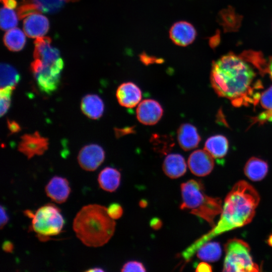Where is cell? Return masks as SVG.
<instances>
[{
	"instance_id": "cell-1",
	"label": "cell",
	"mask_w": 272,
	"mask_h": 272,
	"mask_svg": "<svg viewBox=\"0 0 272 272\" xmlns=\"http://www.w3.org/2000/svg\"><path fill=\"white\" fill-rule=\"evenodd\" d=\"M254 62L231 52L215 61L210 80L216 93L230 100L236 107L256 105L262 83L257 78L254 67L265 71L253 66Z\"/></svg>"
},
{
	"instance_id": "cell-41",
	"label": "cell",
	"mask_w": 272,
	"mask_h": 272,
	"mask_svg": "<svg viewBox=\"0 0 272 272\" xmlns=\"http://www.w3.org/2000/svg\"><path fill=\"white\" fill-rule=\"evenodd\" d=\"M3 6L15 9L17 7V2L16 0H1Z\"/></svg>"
},
{
	"instance_id": "cell-43",
	"label": "cell",
	"mask_w": 272,
	"mask_h": 272,
	"mask_svg": "<svg viewBox=\"0 0 272 272\" xmlns=\"http://www.w3.org/2000/svg\"><path fill=\"white\" fill-rule=\"evenodd\" d=\"M86 271H87V272H96V271L103 272V271H104V270L103 269H102V268H101V267H93V268H91L90 269H87V270H86Z\"/></svg>"
},
{
	"instance_id": "cell-2",
	"label": "cell",
	"mask_w": 272,
	"mask_h": 272,
	"mask_svg": "<svg viewBox=\"0 0 272 272\" xmlns=\"http://www.w3.org/2000/svg\"><path fill=\"white\" fill-rule=\"evenodd\" d=\"M259 201V195L251 185L244 180L238 181L225 198L217 225L185 249L182 252L184 257L189 259L202 245L210 240L251 222Z\"/></svg>"
},
{
	"instance_id": "cell-13",
	"label": "cell",
	"mask_w": 272,
	"mask_h": 272,
	"mask_svg": "<svg viewBox=\"0 0 272 272\" xmlns=\"http://www.w3.org/2000/svg\"><path fill=\"white\" fill-rule=\"evenodd\" d=\"M45 191L47 196L53 201L62 203L67 199L71 189L69 182L65 178L54 176L46 185Z\"/></svg>"
},
{
	"instance_id": "cell-5",
	"label": "cell",
	"mask_w": 272,
	"mask_h": 272,
	"mask_svg": "<svg viewBox=\"0 0 272 272\" xmlns=\"http://www.w3.org/2000/svg\"><path fill=\"white\" fill-rule=\"evenodd\" d=\"M24 214L31 219L30 229L36 233L38 239L43 242L52 239L51 237L60 234L65 224L60 210L53 203L45 204L35 212L25 210Z\"/></svg>"
},
{
	"instance_id": "cell-20",
	"label": "cell",
	"mask_w": 272,
	"mask_h": 272,
	"mask_svg": "<svg viewBox=\"0 0 272 272\" xmlns=\"http://www.w3.org/2000/svg\"><path fill=\"white\" fill-rule=\"evenodd\" d=\"M121 174L116 169L107 167L102 169L98 177V182L101 188L108 192H114L119 187Z\"/></svg>"
},
{
	"instance_id": "cell-25",
	"label": "cell",
	"mask_w": 272,
	"mask_h": 272,
	"mask_svg": "<svg viewBox=\"0 0 272 272\" xmlns=\"http://www.w3.org/2000/svg\"><path fill=\"white\" fill-rule=\"evenodd\" d=\"M20 80V76L12 65L1 64V88L7 86L16 87Z\"/></svg>"
},
{
	"instance_id": "cell-8",
	"label": "cell",
	"mask_w": 272,
	"mask_h": 272,
	"mask_svg": "<svg viewBox=\"0 0 272 272\" xmlns=\"http://www.w3.org/2000/svg\"><path fill=\"white\" fill-rule=\"evenodd\" d=\"M48 139L38 131L25 134L21 137L18 150L30 159L36 155H43L48 148Z\"/></svg>"
},
{
	"instance_id": "cell-36",
	"label": "cell",
	"mask_w": 272,
	"mask_h": 272,
	"mask_svg": "<svg viewBox=\"0 0 272 272\" xmlns=\"http://www.w3.org/2000/svg\"><path fill=\"white\" fill-rule=\"evenodd\" d=\"M134 131L133 127H126L123 128H115V133L117 138H119L126 134L133 133Z\"/></svg>"
},
{
	"instance_id": "cell-39",
	"label": "cell",
	"mask_w": 272,
	"mask_h": 272,
	"mask_svg": "<svg viewBox=\"0 0 272 272\" xmlns=\"http://www.w3.org/2000/svg\"><path fill=\"white\" fill-rule=\"evenodd\" d=\"M150 226L155 230L160 229L162 226V221L158 218H154L150 222Z\"/></svg>"
},
{
	"instance_id": "cell-6",
	"label": "cell",
	"mask_w": 272,
	"mask_h": 272,
	"mask_svg": "<svg viewBox=\"0 0 272 272\" xmlns=\"http://www.w3.org/2000/svg\"><path fill=\"white\" fill-rule=\"evenodd\" d=\"M225 257L223 271L255 272L258 265L254 262L249 245L244 241L234 238L225 245Z\"/></svg>"
},
{
	"instance_id": "cell-28",
	"label": "cell",
	"mask_w": 272,
	"mask_h": 272,
	"mask_svg": "<svg viewBox=\"0 0 272 272\" xmlns=\"http://www.w3.org/2000/svg\"><path fill=\"white\" fill-rule=\"evenodd\" d=\"M15 9L2 6L1 9V27L4 30L15 28L18 24V14Z\"/></svg>"
},
{
	"instance_id": "cell-27",
	"label": "cell",
	"mask_w": 272,
	"mask_h": 272,
	"mask_svg": "<svg viewBox=\"0 0 272 272\" xmlns=\"http://www.w3.org/2000/svg\"><path fill=\"white\" fill-rule=\"evenodd\" d=\"M150 142L154 150L161 154L169 152L174 146L173 139L168 135L153 134Z\"/></svg>"
},
{
	"instance_id": "cell-38",
	"label": "cell",
	"mask_w": 272,
	"mask_h": 272,
	"mask_svg": "<svg viewBox=\"0 0 272 272\" xmlns=\"http://www.w3.org/2000/svg\"><path fill=\"white\" fill-rule=\"evenodd\" d=\"M141 61L145 64L148 65L154 62H162L161 59L154 58L145 54H142L141 56Z\"/></svg>"
},
{
	"instance_id": "cell-33",
	"label": "cell",
	"mask_w": 272,
	"mask_h": 272,
	"mask_svg": "<svg viewBox=\"0 0 272 272\" xmlns=\"http://www.w3.org/2000/svg\"><path fill=\"white\" fill-rule=\"evenodd\" d=\"M108 214L109 216L114 220L120 218L123 214V210L118 203H112L107 208Z\"/></svg>"
},
{
	"instance_id": "cell-3",
	"label": "cell",
	"mask_w": 272,
	"mask_h": 272,
	"mask_svg": "<svg viewBox=\"0 0 272 272\" xmlns=\"http://www.w3.org/2000/svg\"><path fill=\"white\" fill-rule=\"evenodd\" d=\"M115 222L108 214L107 208L98 204L84 206L74 219L73 227L77 237L86 246L100 247L111 239Z\"/></svg>"
},
{
	"instance_id": "cell-37",
	"label": "cell",
	"mask_w": 272,
	"mask_h": 272,
	"mask_svg": "<svg viewBox=\"0 0 272 272\" xmlns=\"http://www.w3.org/2000/svg\"><path fill=\"white\" fill-rule=\"evenodd\" d=\"M212 271V267L209 264L202 262L199 263L195 269L196 272H211Z\"/></svg>"
},
{
	"instance_id": "cell-11",
	"label": "cell",
	"mask_w": 272,
	"mask_h": 272,
	"mask_svg": "<svg viewBox=\"0 0 272 272\" xmlns=\"http://www.w3.org/2000/svg\"><path fill=\"white\" fill-rule=\"evenodd\" d=\"M213 158L205 149L193 152L188 159V165L190 170L197 176L208 175L214 168Z\"/></svg>"
},
{
	"instance_id": "cell-34",
	"label": "cell",
	"mask_w": 272,
	"mask_h": 272,
	"mask_svg": "<svg viewBox=\"0 0 272 272\" xmlns=\"http://www.w3.org/2000/svg\"><path fill=\"white\" fill-rule=\"evenodd\" d=\"M7 126L11 133H17L19 132L21 129L20 124L13 120L8 119Z\"/></svg>"
},
{
	"instance_id": "cell-42",
	"label": "cell",
	"mask_w": 272,
	"mask_h": 272,
	"mask_svg": "<svg viewBox=\"0 0 272 272\" xmlns=\"http://www.w3.org/2000/svg\"><path fill=\"white\" fill-rule=\"evenodd\" d=\"M267 72L269 73L272 79V58H270L267 65Z\"/></svg>"
},
{
	"instance_id": "cell-15",
	"label": "cell",
	"mask_w": 272,
	"mask_h": 272,
	"mask_svg": "<svg viewBox=\"0 0 272 272\" xmlns=\"http://www.w3.org/2000/svg\"><path fill=\"white\" fill-rule=\"evenodd\" d=\"M116 96L119 104L126 108L136 106L142 99L140 88L130 82L123 83L117 89Z\"/></svg>"
},
{
	"instance_id": "cell-17",
	"label": "cell",
	"mask_w": 272,
	"mask_h": 272,
	"mask_svg": "<svg viewBox=\"0 0 272 272\" xmlns=\"http://www.w3.org/2000/svg\"><path fill=\"white\" fill-rule=\"evenodd\" d=\"M177 141L180 147L188 151L197 147L200 141V137L196 128L188 123L181 124L177 130Z\"/></svg>"
},
{
	"instance_id": "cell-35",
	"label": "cell",
	"mask_w": 272,
	"mask_h": 272,
	"mask_svg": "<svg viewBox=\"0 0 272 272\" xmlns=\"http://www.w3.org/2000/svg\"><path fill=\"white\" fill-rule=\"evenodd\" d=\"M1 229H2L4 227L7 225L9 221V217L5 208L2 205L1 206Z\"/></svg>"
},
{
	"instance_id": "cell-29",
	"label": "cell",
	"mask_w": 272,
	"mask_h": 272,
	"mask_svg": "<svg viewBox=\"0 0 272 272\" xmlns=\"http://www.w3.org/2000/svg\"><path fill=\"white\" fill-rule=\"evenodd\" d=\"M39 12L53 13L59 10L67 0H31Z\"/></svg>"
},
{
	"instance_id": "cell-21",
	"label": "cell",
	"mask_w": 272,
	"mask_h": 272,
	"mask_svg": "<svg viewBox=\"0 0 272 272\" xmlns=\"http://www.w3.org/2000/svg\"><path fill=\"white\" fill-rule=\"evenodd\" d=\"M244 171L246 176L250 180L260 181L266 176L268 171V165L264 161L252 157L246 162Z\"/></svg>"
},
{
	"instance_id": "cell-46",
	"label": "cell",
	"mask_w": 272,
	"mask_h": 272,
	"mask_svg": "<svg viewBox=\"0 0 272 272\" xmlns=\"http://www.w3.org/2000/svg\"><path fill=\"white\" fill-rule=\"evenodd\" d=\"M79 0H67V2H76Z\"/></svg>"
},
{
	"instance_id": "cell-9",
	"label": "cell",
	"mask_w": 272,
	"mask_h": 272,
	"mask_svg": "<svg viewBox=\"0 0 272 272\" xmlns=\"http://www.w3.org/2000/svg\"><path fill=\"white\" fill-rule=\"evenodd\" d=\"M105 157L103 149L97 144H90L83 147L79 153L78 163L81 167L88 171L96 170Z\"/></svg>"
},
{
	"instance_id": "cell-4",
	"label": "cell",
	"mask_w": 272,
	"mask_h": 272,
	"mask_svg": "<svg viewBox=\"0 0 272 272\" xmlns=\"http://www.w3.org/2000/svg\"><path fill=\"white\" fill-rule=\"evenodd\" d=\"M182 201L181 210H190V213L205 221L212 227L214 220L221 213L222 200L218 197L208 196L200 180L191 179L181 184Z\"/></svg>"
},
{
	"instance_id": "cell-14",
	"label": "cell",
	"mask_w": 272,
	"mask_h": 272,
	"mask_svg": "<svg viewBox=\"0 0 272 272\" xmlns=\"http://www.w3.org/2000/svg\"><path fill=\"white\" fill-rule=\"evenodd\" d=\"M196 31L194 26L186 21L174 23L169 31V36L176 45L186 46L192 43L195 39Z\"/></svg>"
},
{
	"instance_id": "cell-40",
	"label": "cell",
	"mask_w": 272,
	"mask_h": 272,
	"mask_svg": "<svg viewBox=\"0 0 272 272\" xmlns=\"http://www.w3.org/2000/svg\"><path fill=\"white\" fill-rule=\"evenodd\" d=\"M14 244L9 240L5 241L2 244L3 250L7 253H12L14 250Z\"/></svg>"
},
{
	"instance_id": "cell-12",
	"label": "cell",
	"mask_w": 272,
	"mask_h": 272,
	"mask_svg": "<svg viewBox=\"0 0 272 272\" xmlns=\"http://www.w3.org/2000/svg\"><path fill=\"white\" fill-rule=\"evenodd\" d=\"M51 40L48 37L37 38L34 41L33 57L43 64H52L61 58L59 51L51 45Z\"/></svg>"
},
{
	"instance_id": "cell-18",
	"label": "cell",
	"mask_w": 272,
	"mask_h": 272,
	"mask_svg": "<svg viewBox=\"0 0 272 272\" xmlns=\"http://www.w3.org/2000/svg\"><path fill=\"white\" fill-rule=\"evenodd\" d=\"M186 168L184 158L179 154H170L167 155L162 165L164 173L172 179L183 176L186 173Z\"/></svg>"
},
{
	"instance_id": "cell-10",
	"label": "cell",
	"mask_w": 272,
	"mask_h": 272,
	"mask_svg": "<svg viewBox=\"0 0 272 272\" xmlns=\"http://www.w3.org/2000/svg\"><path fill=\"white\" fill-rule=\"evenodd\" d=\"M136 114L140 122L147 125H153L162 118L163 109L157 101L151 99H145L139 104Z\"/></svg>"
},
{
	"instance_id": "cell-26",
	"label": "cell",
	"mask_w": 272,
	"mask_h": 272,
	"mask_svg": "<svg viewBox=\"0 0 272 272\" xmlns=\"http://www.w3.org/2000/svg\"><path fill=\"white\" fill-rule=\"evenodd\" d=\"M259 102L265 111L258 116L256 121L263 123L272 121V86L260 94Z\"/></svg>"
},
{
	"instance_id": "cell-23",
	"label": "cell",
	"mask_w": 272,
	"mask_h": 272,
	"mask_svg": "<svg viewBox=\"0 0 272 272\" xmlns=\"http://www.w3.org/2000/svg\"><path fill=\"white\" fill-rule=\"evenodd\" d=\"M5 46L11 51L21 50L26 43V36L20 29L14 28L9 30L4 36Z\"/></svg>"
},
{
	"instance_id": "cell-31",
	"label": "cell",
	"mask_w": 272,
	"mask_h": 272,
	"mask_svg": "<svg viewBox=\"0 0 272 272\" xmlns=\"http://www.w3.org/2000/svg\"><path fill=\"white\" fill-rule=\"evenodd\" d=\"M36 13L40 12L31 1L25 2L18 8L17 11L18 18L20 19L25 18Z\"/></svg>"
},
{
	"instance_id": "cell-7",
	"label": "cell",
	"mask_w": 272,
	"mask_h": 272,
	"mask_svg": "<svg viewBox=\"0 0 272 272\" xmlns=\"http://www.w3.org/2000/svg\"><path fill=\"white\" fill-rule=\"evenodd\" d=\"M63 66L62 58L49 65H44L39 60L34 59L30 68L41 92L50 95L57 90Z\"/></svg>"
},
{
	"instance_id": "cell-45",
	"label": "cell",
	"mask_w": 272,
	"mask_h": 272,
	"mask_svg": "<svg viewBox=\"0 0 272 272\" xmlns=\"http://www.w3.org/2000/svg\"><path fill=\"white\" fill-rule=\"evenodd\" d=\"M267 243L270 246H272V235H271L267 239Z\"/></svg>"
},
{
	"instance_id": "cell-32",
	"label": "cell",
	"mask_w": 272,
	"mask_h": 272,
	"mask_svg": "<svg viewBox=\"0 0 272 272\" xmlns=\"http://www.w3.org/2000/svg\"><path fill=\"white\" fill-rule=\"evenodd\" d=\"M121 271H146L144 264L138 261H129L126 262L122 266Z\"/></svg>"
},
{
	"instance_id": "cell-30",
	"label": "cell",
	"mask_w": 272,
	"mask_h": 272,
	"mask_svg": "<svg viewBox=\"0 0 272 272\" xmlns=\"http://www.w3.org/2000/svg\"><path fill=\"white\" fill-rule=\"evenodd\" d=\"M16 87L7 86L1 88V116L5 114L8 111L11 103L13 92Z\"/></svg>"
},
{
	"instance_id": "cell-16",
	"label": "cell",
	"mask_w": 272,
	"mask_h": 272,
	"mask_svg": "<svg viewBox=\"0 0 272 272\" xmlns=\"http://www.w3.org/2000/svg\"><path fill=\"white\" fill-rule=\"evenodd\" d=\"M49 27V23L47 18L39 13L26 17L23 22L25 33L32 38L43 37L48 32Z\"/></svg>"
},
{
	"instance_id": "cell-22",
	"label": "cell",
	"mask_w": 272,
	"mask_h": 272,
	"mask_svg": "<svg viewBox=\"0 0 272 272\" xmlns=\"http://www.w3.org/2000/svg\"><path fill=\"white\" fill-rule=\"evenodd\" d=\"M228 141L222 135H215L207 139L205 144V149L214 158L220 159L224 157L228 150Z\"/></svg>"
},
{
	"instance_id": "cell-24",
	"label": "cell",
	"mask_w": 272,
	"mask_h": 272,
	"mask_svg": "<svg viewBox=\"0 0 272 272\" xmlns=\"http://www.w3.org/2000/svg\"><path fill=\"white\" fill-rule=\"evenodd\" d=\"M222 250L219 243L207 242L197 250V256L199 259L209 262H214L219 259Z\"/></svg>"
},
{
	"instance_id": "cell-19",
	"label": "cell",
	"mask_w": 272,
	"mask_h": 272,
	"mask_svg": "<svg viewBox=\"0 0 272 272\" xmlns=\"http://www.w3.org/2000/svg\"><path fill=\"white\" fill-rule=\"evenodd\" d=\"M81 109L88 118L98 119L103 115L104 104L102 99L97 95L88 94L81 100Z\"/></svg>"
},
{
	"instance_id": "cell-44",
	"label": "cell",
	"mask_w": 272,
	"mask_h": 272,
	"mask_svg": "<svg viewBox=\"0 0 272 272\" xmlns=\"http://www.w3.org/2000/svg\"><path fill=\"white\" fill-rule=\"evenodd\" d=\"M139 205L141 207L145 208L147 206L148 202L146 200L142 199L140 201Z\"/></svg>"
}]
</instances>
